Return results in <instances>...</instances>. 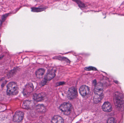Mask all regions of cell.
I'll use <instances>...</instances> for the list:
<instances>
[{
  "instance_id": "6da1fadb",
  "label": "cell",
  "mask_w": 124,
  "mask_h": 123,
  "mask_svg": "<svg viewBox=\"0 0 124 123\" xmlns=\"http://www.w3.org/2000/svg\"><path fill=\"white\" fill-rule=\"evenodd\" d=\"M114 101L117 108L120 111L124 110V96L120 92H117L114 94Z\"/></svg>"
},
{
  "instance_id": "7a4b0ae2",
  "label": "cell",
  "mask_w": 124,
  "mask_h": 123,
  "mask_svg": "<svg viewBox=\"0 0 124 123\" xmlns=\"http://www.w3.org/2000/svg\"><path fill=\"white\" fill-rule=\"evenodd\" d=\"M18 87L15 82H11L7 86V92L8 95H15L18 94Z\"/></svg>"
},
{
  "instance_id": "3957f363",
  "label": "cell",
  "mask_w": 124,
  "mask_h": 123,
  "mask_svg": "<svg viewBox=\"0 0 124 123\" xmlns=\"http://www.w3.org/2000/svg\"><path fill=\"white\" fill-rule=\"evenodd\" d=\"M72 106L69 103H65L61 105L60 106V110L65 114H69L72 110Z\"/></svg>"
},
{
  "instance_id": "277c9868",
  "label": "cell",
  "mask_w": 124,
  "mask_h": 123,
  "mask_svg": "<svg viewBox=\"0 0 124 123\" xmlns=\"http://www.w3.org/2000/svg\"><path fill=\"white\" fill-rule=\"evenodd\" d=\"M77 90L74 87H72L69 89L68 92L67 96L69 99L73 100L77 97Z\"/></svg>"
},
{
  "instance_id": "5b68a950",
  "label": "cell",
  "mask_w": 124,
  "mask_h": 123,
  "mask_svg": "<svg viewBox=\"0 0 124 123\" xmlns=\"http://www.w3.org/2000/svg\"><path fill=\"white\" fill-rule=\"evenodd\" d=\"M103 84L101 82H99L96 84L94 89L95 95H96L101 96L103 95Z\"/></svg>"
},
{
  "instance_id": "8992f818",
  "label": "cell",
  "mask_w": 124,
  "mask_h": 123,
  "mask_svg": "<svg viewBox=\"0 0 124 123\" xmlns=\"http://www.w3.org/2000/svg\"><path fill=\"white\" fill-rule=\"evenodd\" d=\"M24 114L22 111H17L15 113L13 117V121L15 122H20L23 119Z\"/></svg>"
},
{
  "instance_id": "52a82bcc",
  "label": "cell",
  "mask_w": 124,
  "mask_h": 123,
  "mask_svg": "<svg viewBox=\"0 0 124 123\" xmlns=\"http://www.w3.org/2000/svg\"><path fill=\"white\" fill-rule=\"evenodd\" d=\"M34 90V86L32 83H29L25 86L23 90V93L24 96H27L31 93Z\"/></svg>"
},
{
  "instance_id": "ba28073f",
  "label": "cell",
  "mask_w": 124,
  "mask_h": 123,
  "mask_svg": "<svg viewBox=\"0 0 124 123\" xmlns=\"http://www.w3.org/2000/svg\"><path fill=\"white\" fill-rule=\"evenodd\" d=\"M79 91L81 95L83 96H85L89 93L90 89L87 86L83 85L80 88Z\"/></svg>"
},
{
  "instance_id": "9c48e42d",
  "label": "cell",
  "mask_w": 124,
  "mask_h": 123,
  "mask_svg": "<svg viewBox=\"0 0 124 123\" xmlns=\"http://www.w3.org/2000/svg\"><path fill=\"white\" fill-rule=\"evenodd\" d=\"M55 71L54 70H49L46 74L44 79L47 81L50 80L55 77Z\"/></svg>"
},
{
  "instance_id": "30bf717a",
  "label": "cell",
  "mask_w": 124,
  "mask_h": 123,
  "mask_svg": "<svg viewBox=\"0 0 124 123\" xmlns=\"http://www.w3.org/2000/svg\"><path fill=\"white\" fill-rule=\"evenodd\" d=\"M102 108L104 111L109 112L112 111V107L110 103L108 102H106L104 103L102 105Z\"/></svg>"
},
{
  "instance_id": "8fae6325",
  "label": "cell",
  "mask_w": 124,
  "mask_h": 123,
  "mask_svg": "<svg viewBox=\"0 0 124 123\" xmlns=\"http://www.w3.org/2000/svg\"><path fill=\"white\" fill-rule=\"evenodd\" d=\"M34 105V102L33 101H24L23 103V107L25 109H29L32 108Z\"/></svg>"
},
{
  "instance_id": "7c38bea8",
  "label": "cell",
  "mask_w": 124,
  "mask_h": 123,
  "mask_svg": "<svg viewBox=\"0 0 124 123\" xmlns=\"http://www.w3.org/2000/svg\"><path fill=\"white\" fill-rule=\"evenodd\" d=\"M52 123H64L63 118L59 116H55L53 117L51 121Z\"/></svg>"
},
{
  "instance_id": "4fadbf2b",
  "label": "cell",
  "mask_w": 124,
  "mask_h": 123,
  "mask_svg": "<svg viewBox=\"0 0 124 123\" xmlns=\"http://www.w3.org/2000/svg\"><path fill=\"white\" fill-rule=\"evenodd\" d=\"M45 72V70L42 68H40L36 72V75L38 78H41L43 77Z\"/></svg>"
},
{
  "instance_id": "5bb4252c",
  "label": "cell",
  "mask_w": 124,
  "mask_h": 123,
  "mask_svg": "<svg viewBox=\"0 0 124 123\" xmlns=\"http://www.w3.org/2000/svg\"><path fill=\"white\" fill-rule=\"evenodd\" d=\"M44 98V96L41 94H34L33 96V98L36 101H41Z\"/></svg>"
},
{
  "instance_id": "9a60e30c",
  "label": "cell",
  "mask_w": 124,
  "mask_h": 123,
  "mask_svg": "<svg viewBox=\"0 0 124 123\" xmlns=\"http://www.w3.org/2000/svg\"><path fill=\"white\" fill-rule=\"evenodd\" d=\"M103 95L101 96L96 95H95L93 98V101L95 103H99L103 98Z\"/></svg>"
},
{
  "instance_id": "2e32d148",
  "label": "cell",
  "mask_w": 124,
  "mask_h": 123,
  "mask_svg": "<svg viewBox=\"0 0 124 123\" xmlns=\"http://www.w3.org/2000/svg\"><path fill=\"white\" fill-rule=\"evenodd\" d=\"M36 109L38 111L41 113L44 112L46 111V108L44 105H38L36 106Z\"/></svg>"
},
{
  "instance_id": "e0dca14e",
  "label": "cell",
  "mask_w": 124,
  "mask_h": 123,
  "mask_svg": "<svg viewBox=\"0 0 124 123\" xmlns=\"http://www.w3.org/2000/svg\"><path fill=\"white\" fill-rule=\"evenodd\" d=\"M54 59L59 60H61V61H65L67 62H69V63L70 62V61L66 57H63L57 56L56 57H54Z\"/></svg>"
},
{
  "instance_id": "ac0fdd59",
  "label": "cell",
  "mask_w": 124,
  "mask_h": 123,
  "mask_svg": "<svg viewBox=\"0 0 124 123\" xmlns=\"http://www.w3.org/2000/svg\"><path fill=\"white\" fill-rule=\"evenodd\" d=\"M44 10V8H33L32 11L34 12H40L43 11Z\"/></svg>"
},
{
  "instance_id": "d6986e66",
  "label": "cell",
  "mask_w": 124,
  "mask_h": 123,
  "mask_svg": "<svg viewBox=\"0 0 124 123\" xmlns=\"http://www.w3.org/2000/svg\"><path fill=\"white\" fill-rule=\"evenodd\" d=\"M107 123H117V122L115 119L113 118H110L108 119Z\"/></svg>"
},
{
  "instance_id": "ffe728a7",
  "label": "cell",
  "mask_w": 124,
  "mask_h": 123,
  "mask_svg": "<svg viewBox=\"0 0 124 123\" xmlns=\"http://www.w3.org/2000/svg\"><path fill=\"white\" fill-rule=\"evenodd\" d=\"M78 4V5L80 7H85V4L81 2V1H75Z\"/></svg>"
},
{
  "instance_id": "44dd1931",
  "label": "cell",
  "mask_w": 124,
  "mask_h": 123,
  "mask_svg": "<svg viewBox=\"0 0 124 123\" xmlns=\"http://www.w3.org/2000/svg\"><path fill=\"white\" fill-rule=\"evenodd\" d=\"M85 69L88 71H90V70H96V69L93 67H89L86 68H85Z\"/></svg>"
},
{
  "instance_id": "7402d4cb",
  "label": "cell",
  "mask_w": 124,
  "mask_h": 123,
  "mask_svg": "<svg viewBox=\"0 0 124 123\" xmlns=\"http://www.w3.org/2000/svg\"><path fill=\"white\" fill-rule=\"evenodd\" d=\"M47 80H45V79H44V80L41 82V86H44L46 84V83H47Z\"/></svg>"
},
{
  "instance_id": "603a6c76",
  "label": "cell",
  "mask_w": 124,
  "mask_h": 123,
  "mask_svg": "<svg viewBox=\"0 0 124 123\" xmlns=\"http://www.w3.org/2000/svg\"><path fill=\"white\" fill-rule=\"evenodd\" d=\"M2 24V22L0 20V27L1 26V25Z\"/></svg>"
}]
</instances>
